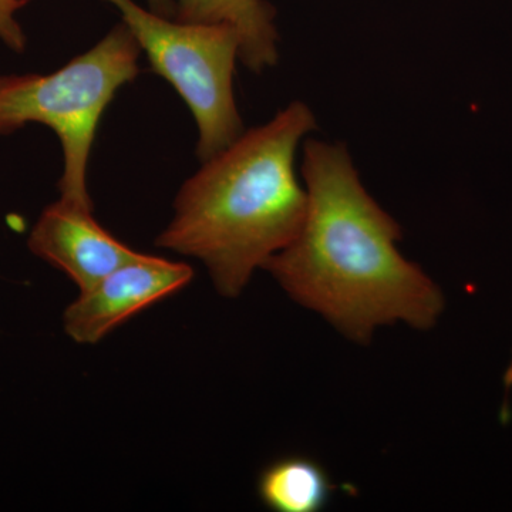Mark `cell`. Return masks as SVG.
<instances>
[{
    "label": "cell",
    "mask_w": 512,
    "mask_h": 512,
    "mask_svg": "<svg viewBox=\"0 0 512 512\" xmlns=\"http://www.w3.org/2000/svg\"><path fill=\"white\" fill-rule=\"evenodd\" d=\"M301 173L305 218L264 269L298 305L360 345L384 326L433 328L443 293L397 249L402 228L363 187L346 147L306 141Z\"/></svg>",
    "instance_id": "obj_1"
},
{
    "label": "cell",
    "mask_w": 512,
    "mask_h": 512,
    "mask_svg": "<svg viewBox=\"0 0 512 512\" xmlns=\"http://www.w3.org/2000/svg\"><path fill=\"white\" fill-rule=\"evenodd\" d=\"M315 127L312 110L293 101L202 161L180 188L157 247L201 261L225 298L241 295L256 269L301 228L308 195L296 177L295 157Z\"/></svg>",
    "instance_id": "obj_2"
},
{
    "label": "cell",
    "mask_w": 512,
    "mask_h": 512,
    "mask_svg": "<svg viewBox=\"0 0 512 512\" xmlns=\"http://www.w3.org/2000/svg\"><path fill=\"white\" fill-rule=\"evenodd\" d=\"M140 55L136 37L123 22L56 72L0 76V136L29 123L55 131L63 148V200L93 210L87 165L97 127L117 90L136 79Z\"/></svg>",
    "instance_id": "obj_3"
},
{
    "label": "cell",
    "mask_w": 512,
    "mask_h": 512,
    "mask_svg": "<svg viewBox=\"0 0 512 512\" xmlns=\"http://www.w3.org/2000/svg\"><path fill=\"white\" fill-rule=\"evenodd\" d=\"M146 52L154 72L173 84L197 121V156L217 154L244 133L234 97L235 64L241 42L237 30L225 23L171 20L134 0H104Z\"/></svg>",
    "instance_id": "obj_4"
},
{
    "label": "cell",
    "mask_w": 512,
    "mask_h": 512,
    "mask_svg": "<svg viewBox=\"0 0 512 512\" xmlns=\"http://www.w3.org/2000/svg\"><path fill=\"white\" fill-rule=\"evenodd\" d=\"M194 271L185 262L138 254L111 271L67 306L63 328L70 339L94 345L121 323L190 284Z\"/></svg>",
    "instance_id": "obj_5"
},
{
    "label": "cell",
    "mask_w": 512,
    "mask_h": 512,
    "mask_svg": "<svg viewBox=\"0 0 512 512\" xmlns=\"http://www.w3.org/2000/svg\"><path fill=\"white\" fill-rule=\"evenodd\" d=\"M33 255L64 272L80 291L138 254L94 220L92 208L60 198L47 205L30 231Z\"/></svg>",
    "instance_id": "obj_6"
},
{
    "label": "cell",
    "mask_w": 512,
    "mask_h": 512,
    "mask_svg": "<svg viewBox=\"0 0 512 512\" xmlns=\"http://www.w3.org/2000/svg\"><path fill=\"white\" fill-rule=\"evenodd\" d=\"M181 22L225 23L238 32L239 60L261 73L278 62L275 10L266 0H173Z\"/></svg>",
    "instance_id": "obj_7"
},
{
    "label": "cell",
    "mask_w": 512,
    "mask_h": 512,
    "mask_svg": "<svg viewBox=\"0 0 512 512\" xmlns=\"http://www.w3.org/2000/svg\"><path fill=\"white\" fill-rule=\"evenodd\" d=\"M335 491L325 468L312 458L291 456L269 464L258 480V494L276 512H319Z\"/></svg>",
    "instance_id": "obj_8"
},
{
    "label": "cell",
    "mask_w": 512,
    "mask_h": 512,
    "mask_svg": "<svg viewBox=\"0 0 512 512\" xmlns=\"http://www.w3.org/2000/svg\"><path fill=\"white\" fill-rule=\"evenodd\" d=\"M30 0H0V40L16 53L26 49L25 32L16 19V13L25 8Z\"/></svg>",
    "instance_id": "obj_9"
},
{
    "label": "cell",
    "mask_w": 512,
    "mask_h": 512,
    "mask_svg": "<svg viewBox=\"0 0 512 512\" xmlns=\"http://www.w3.org/2000/svg\"><path fill=\"white\" fill-rule=\"evenodd\" d=\"M151 10L160 15L168 16V13H174L173 0H148Z\"/></svg>",
    "instance_id": "obj_10"
},
{
    "label": "cell",
    "mask_w": 512,
    "mask_h": 512,
    "mask_svg": "<svg viewBox=\"0 0 512 512\" xmlns=\"http://www.w3.org/2000/svg\"><path fill=\"white\" fill-rule=\"evenodd\" d=\"M511 382H512V363H511L510 370H508V376H507V384H508V386H510Z\"/></svg>",
    "instance_id": "obj_11"
}]
</instances>
